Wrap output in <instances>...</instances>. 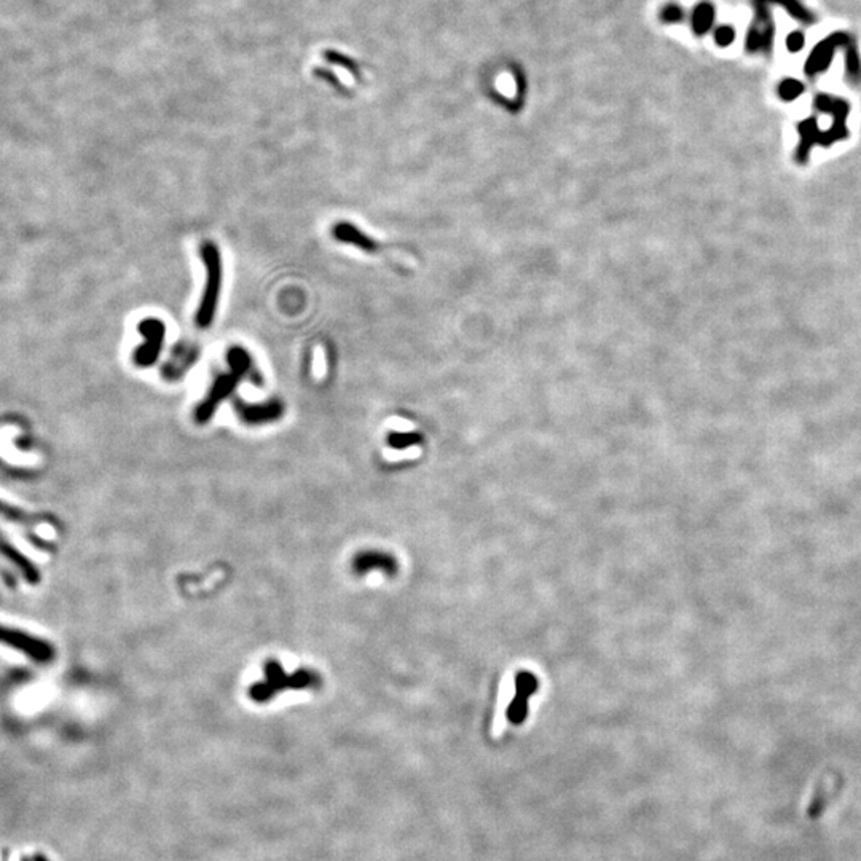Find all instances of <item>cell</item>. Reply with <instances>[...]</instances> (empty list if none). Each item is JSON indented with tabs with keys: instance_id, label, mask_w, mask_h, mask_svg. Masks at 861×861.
Here are the masks:
<instances>
[{
	"instance_id": "obj_3",
	"label": "cell",
	"mask_w": 861,
	"mask_h": 861,
	"mask_svg": "<svg viewBox=\"0 0 861 861\" xmlns=\"http://www.w3.org/2000/svg\"><path fill=\"white\" fill-rule=\"evenodd\" d=\"M852 44V37L846 32H834L829 37L823 39L814 50H812L809 59L805 63V72L809 75L820 74L827 70L828 65L833 61V56L838 48H847Z\"/></svg>"
},
{
	"instance_id": "obj_18",
	"label": "cell",
	"mask_w": 861,
	"mask_h": 861,
	"mask_svg": "<svg viewBox=\"0 0 861 861\" xmlns=\"http://www.w3.org/2000/svg\"><path fill=\"white\" fill-rule=\"evenodd\" d=\"M420 436L418 434H399V432H393V434L389 436V444L393 445L394 448H407L410 447L413 444L420 442Z\"/></svg>"
},
{
	"instance_id": "obj_11",
	"label": "cell",
	"mask_w": 861,
	"mask_h": 861,
	"mask_svg": "<svg viewBox=\"0 0 861 861\" xmlns=\"http://www.w3.org/2000/svg\"><path fill=\"white\" fill-rule=\"evenodd\" d=\"M715 16H716V10L712 2L703 0V2L697 4L694 11H692V15H691V26H692V31H694V34L705 35L707 32L712 31Z\"/></svg>"
},
{
	"instance_id": "obj_2",
	"label": "cell",
	"mask_w": 861,
	"mask_h": 861,
	"mask_svg": "<svg viewBox=\"0 0 861 861\" xmlns=\"http://www.w3.org/2000/svg\"><path fill=\"white\" fill-rule=\"evenodd\" d=\"M137 330L146 337V343L136 348L134 363L139 367L153 365L163 348L166 334L165 322L156 318H147L137 324Z\"/></svg>"
},
{
	"instance_id": "obj_20",
	"label": "cell",
	"mask_w": 861,
	"mask_h": 861,
	"mask_svg": "<svg viewBox=\"0 0 861 861\" xmlns=\"http://www.w3.org/2000/svg\"><path fill=\"white\" fill-rule=\"evenodd\" d=\"M326 55L329 56L327 58L329 61H334L335 64L343 65V68H346L354 77H359V68L351 61V59H348L346 56H341V55H339V53H335V51H327Z\"/></svg>"
},
{
	"instance_id": "obj_13",
	"label": "cell",
	"mask_w": 861,
	"mask_h": 861,
	"mask_svg": "<svg viewBox=\"0 0 861 861\" xmlns=\"http://www.w3.org/2000/svg\"><path fill=\"white\" fill-rule=\"evenodd\" d=\"M769 5H780L788 13L798 21L812 24L814 23V15L807 10L799 0H755V7H769Z\"/></svg>"
},
{
	"instance_id": "obj_5",
	"label": "cell",
	"mask_w": 861,
	"mask_h": 861,
	"mask_svg": "<svg viewBox=\"0 0 861 861\" xmlns=\"http://www.w3.org/2000/svg\"><path fill=\"white\" fill-rule=\"evenodd\" d=\"M239 378L234 375L233 372L230 373H224V375H220L218 380L214 382L213 388L206 396V399H204L200 407L196 408V421H200V423H206V421L213 417L215 408L220 406V402L227 399L228 396L232 394V391L237 388Z\"/></svg>"
},
{
	"instance_id": "obj_15",
	"label": "cell",
	"mask_w": 861,
	"mask_h": 861,
	"mask_svg": "<svg viewBox=\"0 0 861 861\" xmlns=\"http://www.w3.org/2000/svg\"><path fill=\"white\" fill-rule=\"evenodd\" d=\"M847 74L848 77L852 78V80H860L861 78V61H860V55L857 46L853 45V42L850 45L847 46Z\"/></svg>"
},
{
	"instance_id": "obj_12",
	"label": "cell",
	"mask_w": 861,
	"mask_h": 861,
	"mask_svg": "<svg viewBox=\"0 0 861 861\" xmlns=\"http://www.w3.org/2000/svg\"><path fill=\"white\" fill-rule=\"evenodd\" d=\"M2 551H4V553H5V557H7V558L10 560V562L13 563L15 567L21 571V574H23L24 577H26V579H27L29 582L37 584V582L40 581V573H39L37 570H35L34 563H32L31 560H29V558H26V555H23V553H21L20 551L15 549L13 546H10L8 541H5V539H4V543H2Z\"/></svg>"
},
{
	"instance_id": "obj_8",
	"label": "cell",
	"mask_w": 861,
	"mask_h": 861,
	"mask_svg": "<svg viewBox=\"0 0 861 861\" xmlns=\"http://www.w3.org/2000/svg\"><path fill=\"white\" fill-rule=\"evenodd\" d=\"M237 410L239 417L249 425H260L275 421L281 417L282 406L278 401L267 402V403H244L238 401Z\"/></svg>"
},
{
	"instance_id": "obj_19",
	"label": "cell",
	"mask_w": 861,
	"mask_h": 861,
	"mask_svg": "<svg viewBox=\"0 0 861 861\" xmlns=\"http://www.w3.org/2000/svg\"><path fill=\"white\" fill-rule=\"evenodd\" d=\"M805 45V35L800 31H793L786 35V48L788 51L791 53H798L804 48Z\"/></svg>"
},
{
	"instance_id": "obj_1",
	"label": "cell",
	"mask_w": 861,
	"mask_h": 861,
	"mask_svg": "<svg viewBox=\"0 0 861 861\" xmlns=\"http://www.w3.org/2000/svg\"><path fill=\"white\" fill-rule=\"evenodd\" d=\"M200 251L203 263L206 267V286H204V292L195 319L198 326L206 329L214 321L215 310H218L219 305L222 287V258L219 248L214 243H204Z\"/></svg>"
},
{
	"instance_id": "obj_14",
	"label": "cell",
	"mask_w": 861,
	"mask_h": 861,
	"mask_svg": "<svg viewBox=\"0 0 861 861\" xmlns=\"http://www.w3.org/2000/svg\"><path fill=\"white\" fill-rule=\"evenodd\" d=\"M659 20L664 24H679L684 20V10L678 4H665L659 11Z\"/></svg>"
},
{
	"instance_id": "obj_17",
	"label": "cell",
	"mask_w": 861,
	"mask_h": 861,
	"mask_svg": "<svg viewBox=\"0 0 861 861\" xmlns=\"http://www.w3.org/2000/svg\"><path fill=\"white\" fill-rule=\"evenodd\" d=\"M713 39L718 46H729L734 44V40H736V29L732 26H726V24L724 26L716 27L713 32Z\"/></svg>"
},
{
	"instance_id": "obj_7",
	"label": "cell",
	"mask_w": 861,
	"mask_h": 861,
	"mask_svg": "<svg viewBox=\"0 0 861 861\" xmlns=\"http://www.w3.org/2000/svg\"><path fill=\"white\" fill-rule=\"evenodd\" d=\"M399 568L397 560L388 552L365 551L358 553L353 560V570L358 574H367L372 571H380L386 576H394Z\"/></svg>"
},
{
	"instance_id": "obj_6",
	"label": "cell",
	"mask_w": 861,
	"mask_h": 861,
	"mask_svg": "<svg viewBox=\"0 0 861 861\" xmlns=\"http://www.w3.org/2000/svg\"><path fill=\"white\" fill-rule=\"evenodd\" d=\"M774 40V23L767 7H756V16L746 34V50L751 53L767 51Z\"/></svg>"
},
{
	"instance_id": "obj_16",
	"label": "cell",
	"mask_w": 861,
	"mask_h": 861,
	"mask_svg": "<svg viewBox=\"0 0 861 861\" xmlns=\"http://www.w3.org/2000/svg\"><path fill=\"white\" fill-rule=\"evenodd\" d=\"M803 92H804L803 83L798 82V80H791V78H788V80L781 82L780 83V88H779V93H780L781 98L788 99V101L796 99L798 96L803 93Z\"/></svg>"
},
{
	"instance_id": "obj_4",
	"label": "cell",
	"mask_w": 861,
	"mask_h": 861,
	"mask_svg": "<svg viewBox=\"0 0 861 861\" xmlns=\"http://www.w3.org/2000/svg\"><path fill=\"white\" fill-rule=\"evenodd\" d=\"M2 641L26 654L27 658H31L35 662H48L53 659V648L50 644L32 635L23 634L21 630L5 627L2 630Z\"/></svg>"
},
{
	"instance_id": "obj_9",
	"label": "cell",
	"mask_w": 861,
	"mask_h": 861,
	"mask_svg": "<svg viewBox=\"0 0 861 861\" xmlns=\"http://www.w3.org/2000/svg\"><path fill=\"white\" fill-rule=\"evenodd\" d=\"M227 360H228V364H230L232 372L239 378V380L241 378H248V380H251L252 383L262 384V375L254 367L252 358L249 356V353L246 351L244 348L233 346L232 349H228Z\"/></svg>"
},
{
	"instance_id": "obj_10",
	"label": "cell",
	"mask_w": 861,
	"mask_h": 861,
	"mask_svg": "<svg viewBox=\"0 0 861 861\" xmlns=\"http://www.w3.org/2000/svg\"><path fill=\"white\" fill-rule=\"evenodd\" d=\"M334 234L335 238L339 241H343V243L348 244H354L358 246V248L364 249V251H377V243L373 239H370L369 237H365V234L356 228L351 224H348V222H340L339 225L334 227Z\"/></svg>"
}]
</instances>
